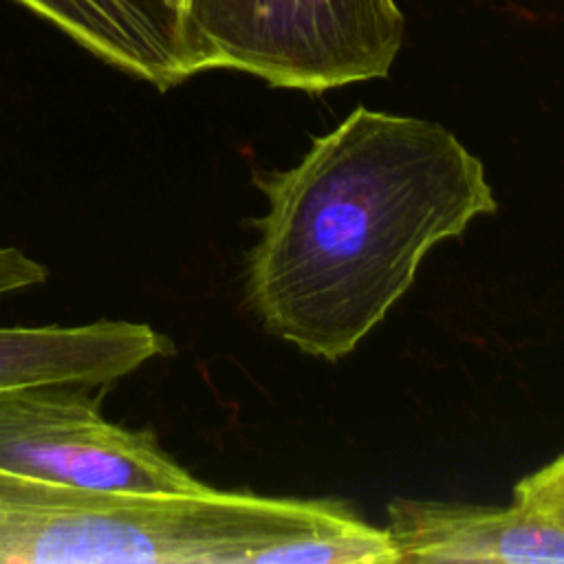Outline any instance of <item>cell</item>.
I'll return each mask as SVG.
<instances>
[{
	"mask_svg": "<svg viewBox=\"0 0 564 564\" xmlns=\"http://www.w3.org/2000/svg\"><path fill=\"white\" fill-rule=\"evenodd\" d=\"M104 62L167 90L196 75L178 0H18Z\"/></svg>",
	"mask_w": 564,
	"mask_h": 564,
	"instance_id": "8992f818",
	"label": "cell"
},
{
	"mask_svg": "<svg viewBox=\"0 0 564 564\" xmlns=\"http://www.w3.org/2000/svg\"><path fill=\"white\" fill-rule=\"evenodd\" d=\"M397 551L335 500L110 494L0 471V562L392 564Z\"/></svg>",
	"mask_w": 564,
	"mask_h": 564,
	"instance_id": "7a4b0ae2",
	"label": "cell"
},
{
	"mask_svg": "<svg viewBox=\"0 0 564 564\" xmlns=\"http://www.w3.org/2000/svg\"><path fill=\"white\" fill-rule=\"evenodd\" d=\"M253 183L269 207L247 300L269 333L328 361L383 322L436 242L498 209L482 161L449 130L366 106Z\"/></svg>",
	"mask_w": 564,
	"mask_h": 564,
	"instance_id": "6da1fadb",
	"label": "cell"
},
{
	"mask_svg": "<svg viewBox=\"0 0 564 564\" xmlns=\"http://www.w3.org/2000/svg\"><path fill=\"white\" fill-rule=\"evenodd\" d=\"M513 502L564 527V454L513 487Z\"/></svg>",
	"mask_w": 564,
	"mask_h": 564,
	"instance_id": "ba28073f",
	"label": "cell"
},
{
	"mask_svg": "<svg viewBox=\"0 0 564 564\" xmlns=\"http://www.w3.org/2000/svg\"><path fill=\"white\" fill-rule=\"evenodd\" d=\"M386 531L399 562H564V527L518 502L482 509L394 500Z\"/></svg>",
	"mask_w": 564,
	"mask_h": 564,
	"instance_id": "5b68a950",
	"label": "cell"
},
{
	"mask_svg": "<svg viewBox=\"0 0 564 564\" xmlns=\"http://www.w3.org/2000/svg\"><path fill=\"white\" fill-rule=\"evenodd\" d=\"M172 350L152 326L121 319L0 328V392L42 383L108 386Z\"/></svg>",
	"mask_w": 564,
	"mask_h": 564,
	"instance_id": "52a82bcc",
	"label": "cell"
},
{
	"mask_svg": "<svg viewBox=\"0 0 564 564\" xmlns=\"http://www.w3.org/2000/svg\"><path fill=\"white\" fill-rule=\"evenodd\" d=\"M183 18L196 73L306 93L386 77L405 33L394 0H187Z\"/></svg>",
	"mask_w": 564,
	"mask_h": 564,
	"instance_id": "3957f363",
	"label": "cell"
},
{
	"mask_svg": "<svg viewBox=\"0 0 564 564\" xmlns=\"http://www.w3.org/2000/svg\"><path fill=\"white\" fill-rule=\"evenodd\" d=\"M178 2H181V7H183V11H185V2H187V0H178Z\"/></svg>",
	"mask_w": 564,
	"mask_h": 564,
	"instance_id": "30bf717a",
	"label": "cell"
},
{
	"mask_svg": "<svg viewBox=\"0 0 564 564\" xmlns=\"http://www.w3.org/2000/svg\"><path fill=\"white\" fill-rule=\"evenodd\" d=\"M48 278L44 264L35 262L15 247H0V297L26 286L42 284Z\"/></svg>",
	"mask_w": 564,
	"mask_h": 564,
	"instance_id": "9c48e42d",
	"label": "cell"
},
{
	"mask_svg": "<svg viewBox=\"0 0 564 564\" xmlns=\"http://www.w3.org/2000/svg\"><path fill=\"white\" fill-rule=\"evenodd\" d=\"M86 383H42L0 392V471L110 494H194L205 482L183 469L150 430L101 416Z\"/></svg>",
	"mask_w": 564,
	"mask_h": 564,
	"instance_id": "277c9868",
	"label": "cell"
}]
</instances>
